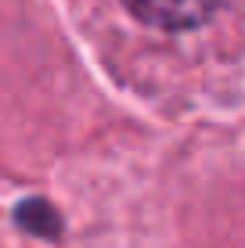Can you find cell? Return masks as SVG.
<instances>
[{
	"label": "cell",
	"mask_w": 245,
	"mask_h": 248,
	"mask_svg": "<svg viewBox=\"0 0 245 248\" xmlns=\"http://www.w3.org/2000/svg\"><path fill=\"white\" fill-rule=\"evenodd\" d=\"M123 4L137 22L177 32L209 22V15L220 7V0H123Z\"/></svg>",
	"instance_id": "obj_1"
}]
</instances>
